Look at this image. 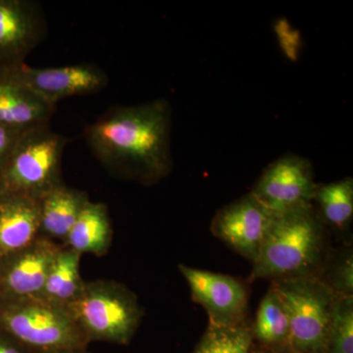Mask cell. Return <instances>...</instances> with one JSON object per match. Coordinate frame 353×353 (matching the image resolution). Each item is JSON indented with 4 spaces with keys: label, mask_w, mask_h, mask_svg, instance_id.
<instances>
[{
    "label": "cell",
    "mask_w": 353,
    "mask_h": 353,
    "mask_svg": "<svg viewBox=\"0 0 353 353\" xmlns=\"http://www.w3.org/2000/svg\"><path fill=\"white\" fill-rule=\"evenodd\" d=\"M172 108L166 99L118 106L90 125L88 146L111 173L153 185L169 175Z\"/></svg>",
    "instance_id": "6da1fadb"
},
{
    "label": "cell",
    "mask_w": 353,
    "mask_h": 353,
    "mask_svg": "<svg viewBox=\"0 0 353 353\" xmlns=\"http://www.w3.org/2000/svg\"><path fill=\"white\" fill-rule=\"evenodd\" d=\"M325 253L324 223L314 205L274 214L252 279L275 281L319 276Z\"/></svg>",
    "instance_id": "7a4b0ae2"
},
{
    "label": "cell",
    "mask_w": 353,
    "mask_h": 353,
    "mask_svg": "<svg viewBox=\"0 0 353 353\" xmlns=\"http://www.w3.org/2000/svg\"><path fill=\"white\" fill-rule=\"evenodd\" d=\"M65 307L88 343L128 345L143 317L136 294L112 280L85 283L79 296Z\"/></svg>",
    "instance_id": "3957f363"
},
{
    "label": "cell",
    "mask_w": 353,
    "mask_h": 353,
    "mask_svg": "<svg viewBox=\"0 0 353 353\" xmlns=\"http://www.w3.org/2000/svg\"><path fill=\"white\" fill-rule=\"evenodd\" d=\"M67 143L65 137L51 131L50 124L25 132L0 170V194L39 199L62 185V155Z\"/></svg>",
    "instance_id": "277c9868"
},
{
    "label": "cell",
    "mask_w": 353,
    "mask_h": 353,
    "mask_svg": "<svg viewBox=\"0 0 353 353\" xmlns=\"http://www.w3.org/2000/svg\"><path fill=\"white\" fill-rule=\"evenodd\" d=\"M272 287L289 316L290 352L325 353L339 294L320 276L275 281Z\"/></svg>",
    "instance_id": "5b68a950"
},
{
    "label": "cell",
    "mask_w": 353,
    "mask_h": 353,
    "mask_svg": "<svg viewBox=\"0 0 353 353\" xmlns=\"http://www.w3.org/2000/svg\"><path fill=\"white\" fill-rule=\"evenodd\" d=\"M0 329L38 353L90 345L66 307L41 299L1 301Z\"/></svg>",
    "instance_id": "8992f818"
},
{
    "label": "cell",
    "mask_w": 353,
    "mask_h": 353,
    "mask_svg": "<svg viewBox=\"0 0 353 353\" xmlns=\"http://www.w3.org/2000/svg\"><path fill=\"white\" fill-rule=\"evenodd\" d=\"M318 185L308 159L287 153L265 168L250 194L273 214L314 205Z\"/></svg>",
    "instance_id": "52a82bcc"
},
{
    "label": "cell",
    "mask_w": 353,
    "mask_h": 353,
    "mask_svg": "<svg viewBox=\"0 0 353 353\" xmlns=\"http://www.w3.org/2000/svg\"><path fill=\"white\" fill-rule=\"evenodd\" d=\"M189 285L192 299L205 309L209 324L233 327L245 322L248 292L238 279L179 265Z\"/></svg>",
    "instance_id": "ba28073f"
},
{
    "label": "cell",
    "mask_w": 353,
    "mask_h": 353,
    "mask_svg": "<svg viewBox=\"0 0 353 353\" xmlns=\"http://www.w3.org/2000/svg\"><path fill=\"white\" fill-rule=\"evenodd\" d=\"M6 71L16 81L54 106L77 95L97 94L108 85L105 72L94 64L82 63L54 68H34L22 64Z\"/></svg>",
    "instance_id": "9c48e42d"
},
{
    "label": "cell",
    "mask_w": 353,
    "mask_h": 353,
    "mask_svg": "<svg viewBox=\"0 0 353 353\" xmlns=\"http://www.w3.org/2000/svg\"><path fill=\"white\" fill-rule=\"evenodd\" d=\"M63 245L41 236L0 259L1 301L39 299L53 260Z\"/></svg>",
    "instance_id": "30bf717a"
},
{
    "label": "cell",
    "mask_w": 353,
    "mask_h": 353,
    "mask_svg": "<svg viewBox=\"0 0 353 353\" xmlns=\"http://www.w3.org/2000/svg\"><path fill=\"white\" fill-rule=\"evenodd\" d=\"M273 217V213L248 194L220 209L211 223V231L216 238L253 263Z\"/></svg>",
    "instance_id": "8fae6325"
},
{
    "label": "cell",
    "mask_w": 353,
    "mask_h": 353,
    "mask_svg": "<svg viewBox=\"0 0 353 353\" xmlns=\"http://www.w3.org/2000/svg\"><path fill=\"white\" fill-rule=\"evenodd\" d=\"M46 34V17L38 2L0 0V71L24 64Z\"/></svg>",
    "instance_id": "7c38bea8"
},
{
    "label": "cell",
    "mask_w": 353,
    "mask_h": 353,
    "mask_svg": "<svg viewBox=\"0 0 353 353\" xmlns=\"http://www.w3.org/2000/svg\"><path fill=\"white\" fill-rule=\"evenodd\" d=\"M41 234L39 199L0 194V259L31 245Z\"/></svg>",
    "instance_id": "4fadbf2b"
},
{
    "label": "cell",
    "mask_w": 353,
    "mask_h": 353,
    "mask_svg": "<svg viewBox=\"0 0 353 353\" xmlns=\"http://www.w3.org/2000/svg\"><path fill=\"white\" fill-rule=\"evenodd\" d=\"M54 110V106L6 71H0V125L16 131H30L50 124Z\"/></svg>",
    "instance_id": "5bb4252c"
},
{
    "label": "cell",
    "mask_w": 353,
    "mask_h": 353,
    "mask_svg": "<svg viewBox=\"0 0 353 353\" xmlns=\"http://www.w3.org/2000/svg\"><path fill=\"white\" fill-rule=\"evenodd\" d=\"M88 201L87 192L63 183L44 194L39 199L41 234L52 241H65Z\"/></svg>",
    "instance_id": "9a60e30c"
},
{
    "label": "cell",
    "mask_w": 353,
    "mask_h": 353,
    "mask_svg": "<svg viewBox=\"0 0 353 353\" xmlns=\"http://www.w3.org/2000/svg\"><path fill=\"white\" fill-rule=\"evenodd\" d=\"M113 230L108 206L88 201L69 232L64 246L83 254L103 256L112 241Z\"/></svg>",
    "instance_id": "2e32d148"
},
{
    "label": "cell",
    "mask_w": 353,
    "mask_h": 353,
    "mask_svg": "<svg viewBox=\"0 0 353 353\" xmlns=\"http://www.w3.org/2000/svg\"><path fill=\"white\" fill-rule=\"evenodd\" d=\"M81 253L62 246L51 264L39 299L64 307L75 301L85 283L81 277Z\"/></svg>",
    "instance_id": "e0dca14e"
},
{
    "label": "cell",
    "mask_w": 353,
    "mask_h": 353,
    "mask_svg": "<svg viewBox=\"0 0 353 353\" xmlns=\"http://www.w3.org/2000/svg\"><path fill=\"white\" fill-rule=\"evenodd\" d=\"M252 331L253 341H256L260 348L289 350V316L272 285L260 303Z\"/></svg>",
    "instance_id": "ac0fdd59"
},
{
    "label": "cell",
    "mask_w": 353,
    "mask_h": 353,
    "mask_svg": "<svg viewBox=\"0 0 353 353\" xmlns=\"http://www.w3.org/2000/svg\"><path fill=\"white\" fill-rule=\"evenodd\" d=\"M314 202L323 223L338 229L348 226L353 216L352 178L347 176L336 182L318 185Z\"/></svg>",
    "instance_id": "d6986e66"
},
{
    "label": "cell",
    "mask_w": 353,
    "mask_h": 353,
    "mask_svg": "<svg viewBox=\"0 0 353 353\" xmlns=\"http://www.w3.org/2000/svg\"><path fill=\"white\" fill-rule=\"evenodd\" d=\"M252 326L246 323L233 327L208 325L192 353H252Z\"/></svg>",
    "instance_id": "ffe728a7"
},
{
    "label": "cell",
    "mask_w": 353,
    "mask_h": 353,
    "mask_svg": "<svg viewBox=\"0 0 353 353\" xmlns=\"http://www.w3.org/2000/svg\"><path fill=\"white\" fill-rule=\"evenodd\" d=\"M325 353H353V296L336 297Z\"/></svg>",
    "instance_id": "44dd1931"
},
{
    "label": "cell",
    "mask_w": 353,
    "mask_h": 353,
    "mask_svg": "<svg viewBox=\"0 0 353 353\" xmlns=\"http://www.w3.org/2000/svg\"><path fill=\"white\" fill-rule=\"evenodd\" d=\"M322 279V278H321ZM327 285L341 296H353V256L352 250L341 253L322 279Z\"/></svg>",
    "instance_id": "7402d4cb"
},
{
    "label": "cell",
    "mask_w": 353,
    "mask_h": 353,
    "mask_svg": "<svg viewBox=\"0 0 353 353\" xmlns=\"http://www.w3.org/2000/svg\"><path fill=\"white\" fill-rule=\"evenodd\" d=\"M24 132L0 125V170L3 168Z\"/></svg>",
    "instance_id": "603a6c76"
},
{
    "label": "cell",
    "mask_w": 353,
    "mask_h": 353,
    "mask_svg": "<svg viewBox=\"0 0 353 353\" xmlns=\"http://www.w3.org/2000/svg\"><path fill=\"white\" fill-rule=\"evenodd\" d=\"M0 353H38L21 343L3 330L0 329Z\"/></svg>",
    "instance_id": "cb8c5ba5"
},
{
    "label": "cell",
    "mask_w": 353,
    "mask_h": 353,
    "mask_svg": "<svg viewBox=\"0 0 353 353\" xmlns=\"http://www.w3.org/2000/svg\"><path fill=\"white\" fill-rule=\"evenodd\" d=\"M43 353H88V348H76V350H55V352H43Z\"/></svg>",
    "instance_id": "d4e9b609"
},
{
    "label": "cell",
    "mask_w": 353,
    "mask_h": 353,
    "mask_svg": "<svg viewBox=\"0 0 353 353\" xmlns=\"http://www.w3.org/2000/svg\"><path fill=\"white\" fill-rule=\"evenodd\" d=\"M252 353H292L290 350H264V348H259L255 352L254 348L252 350Z\"/></svg>",
    "instance_id": "484cf974"
},
{
    "label": "cell",
    "mask_w": 353,
    "mask_h": 353,
    "mask_svg": "<svg viewBox=\"0 0 353 353\" xmlns=\"http://www.w3.org/2000/svg\"><path fill=\"white\" fill-rule=\"evenodd\" d=\"M1 284H0V303H1Z\"/></svg>",
    "instance_id": "4316f807"
}]
</instances>
